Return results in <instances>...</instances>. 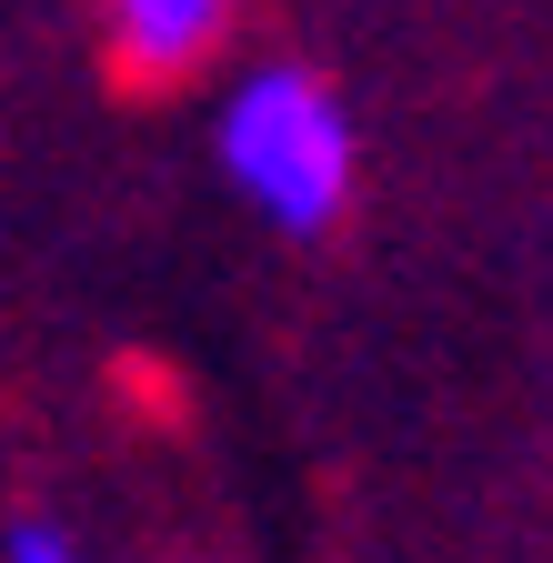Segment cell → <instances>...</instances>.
<instances>
[{"label":"cell","mask_w":553,"mask_h":563,"mask_svg":"<svg viewBox=\"0 0 553 563\" xmlns=\"http://www.w3.org/2000/svg\"><path fill=\"white\" fill-rule=\"evenodd\" d=\"M222 172L272 232H332L353 201V121L302 60H262L222 91Z\"/></svg>","instance_id":"1"},{"label":"cell","mask_w":553,"mask_h":563,"mask_svg":"<svg viewBox=\"0 0 553 563\" xmlns=\"http://www.w3.org/2000/svg\"><path fill=\"white\" fill-rule=\"evenodd\" d=\"M242 0H101V21H111V51L131 81H181V70H201L222 51Z\"/></svg>","instance_id":"2"},{"label":"cell","mask_w":553,"mask_h":563,"mask_svg":"<svg viewBox=\"0 0 553 563\" xmlns=\"http://www.w3.org/2000/svg\"><path fill=\"white\" fill-rule=\"evenodd\" d=\"M11 563H81V553H71V533H51V523H21V533H11Z\"/></svg>","instance_id":"3"}]
</instances>
